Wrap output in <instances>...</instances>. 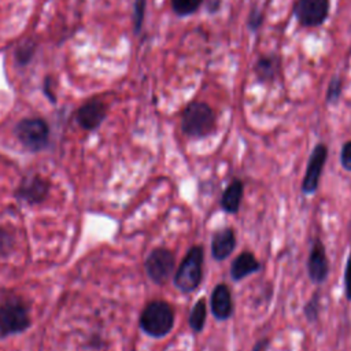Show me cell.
Returning <instances> with one entry per match:
<instances>
[{
  "instance_id": "cb8c5ba5",
  "label": "cell",
  "mask_w": 351,
  "mask_h": 351,
  "mask_svg": "<svg viewBox=\"0 0 351 351\" xmlns=\"http://www.w3.org/2000/svg\"><path fill=\"white\" fill-rule=\"evenodd\" d=\"M344 295L348 300H351V254L346 263V271H344Z\"/></svg>"
},
{
  "instance_id": "30bf717a",
  "label": "cell",
  "mask_w": 351,
  "mask_h": 351,
  "mask_svg": "<svg viewBox=\"0 0 351 351\" xmlns=\"http://www.w3.org/2000/svg\"><path fill=\"white\" fill-rule=\"evenodd\" d=\"M210 308L211 314L218 321H226L233 315V300H232V292L230 288L219 282L217 284L210 295Z\"/></svg>"
},
{
  "instance_id": "5bb4252c",
  "label": "cell",
  "mask_w": 351,
  "mask_h": 351,
  "mask_svg": "<svg viewBox=\"0 0 351 351\" xmlns=\"http://www.w3.org/2000/svg\"><path fill=\"white\" fill-rule=\"evenodd\" d=\"M244 195V184L240 178H234L221 195V207L228 214H237Z\"/></svg>"
},
{
  "instance_id": "9a60e30c",
  "label": "cell",
  "mask_w": 351,
  "mask_h": 351,
  "mask_svg": "<svg viewBox=\"0 0 351 351\" xmlns=\"http://www.w3.org/2000/svg\"><path fill=\"white\" fill-rule=\"evenodd\" d=\"M47 192H48V184L45 180L40 177H30L25 180L18 189V195L29 203L41 202L45 197Z\"/></svg>"
},
{
  "instance_id": "5b68a950",
  "label": "cell",
  "mask_w": 351,
  "mask_h": 351,
  "mask_svg": "<svg viewBox=\"0 0 351 351\" xmlns=\"http://www.w3.org/2000/svg\"><path fill=\"white\" fill-rule=\"evenodd\" d=\"M15 134L27 149L40 151L48 143L49 128L41 118H26L16 125Z\"/></svg>"
},
{
  "instance_id": "603a6c76",
  "label": "cell",
  "mask_w": 351,
  "mask_h": 351,
  "mask_svg": "<svg viewBox=\"0 0 351 351\" xmlns=\"http://www.w3.org/2000/svg\"><path fill=\"white\" fill-rule=\"evenodd\" d=\"M340 163L346 171H351V140L344 143L341 147Z\"/></svg>"
},
{
  "instance_id": "d6986e66",
  "label": "cell",
  "mask_w": 351,
  "mask_h": 351,
  "mask_svg": "<svg viewBox=\"0 0 351 351\" xmlns=\"http://www.w3.org/2000/svg\"><path fill=\"white\" fill-rule=\"evenodd\" d=\"M173 11L180 16L193 14L203 3V0H170Z\"/></svg>"
},
{
  "instance_id": "e0dca14e",
  "label": "cell",
  "mask_w": 351,
  "mask_h": 351,
  "mask_svg": "<svg viewBox=\"0 0 351 351\" xmlns=\"http://www.w3.org/2000/svg\"><path fill=\"white\" fill-rule=\"evenodd\" d=\"M207 319V302L204 298H199L191 308L188 324L195 333H200L204 329Z\"/></svg>"
},
{
  "instance_id": "6da1fadb",
  "label": "cell",
  "mask_w": 351,
  "mask_h": 351,
  "mask_svg": "<svg viewBox=\"0 0 351 351\" xmlns=\"http://www.w3.org/2000/svg\"><path fill=\"white\" fill-rule=\"evenodd\" d=\"M215 114L204 101L189 103L181 114V130L192 138H203L215 132Z\"/></svg>"
},
{
  "instance_id": "7c38bea8",
  "label": "cell",
  "mask_w": 351,
  "mask_h": 351,
  "mask_svg": "<svg viewBox=\"0 0 351 351\" xmlns=\"http://www.w3.org/2000/svg\"><path fill=\"white\" fill-rule=\"evenodd\" d=\"M106 106L103 101L93 99L82 104L78 111H77V121L78 123L86 129V130H93L96 129L104 119L106 117Z\"/></svg>"
},
{
  "instance_id": "277c9868",
  "label": "cell",
  "mask_w": 351,
  "mask_h": 351,
  "mask_svg": "<svg viewBox=\"0 0 351 351\" xmlns=\"http://www.w3.org/2000/svg\"><path fill=\"white\" fill-rule=\"evenodd\" d=\"M144 266L149 280L163 285L176 270V256L169 248L156 247L148 254Z\"/></svg>"
},
{
  "instance_id": "ac0fdd59",
  "label": "cell",
  "mask_w": 351,
  "mask_h": 351,
  "mask_svg": "<svg viewBox=\"0 0 351 351\" xmlns=\"http://www.w3.org/2000/svg\"><path fill=\"white\" fill-rule=\"evenodd\" d=\"M319 302H321V295L317 291L311 295V298L307 300V303L303 307V314H304L306 319L311 324L315 322L319 317V311H321V303Z\"/></svg>"
},
{
  "instance_id": "83f0119b",
  "label": "cell",
  "mask_w": 351,
  "mask_h": 351,
  "mask_svg": "<svg viewBox=\"0 0 351 351\" xmlns=\"http://www.w3.org/2000/svg\"><path fill=\"white\" fill-rule=\"evenodd\" d=\"M207 7H208V10H210L211 12L217 11L218 7H219V0H210V4H208Z\"/></svg>"
},
{
  "instance_id": "9c48e42d",
  "label": "cell",
  "mask_w": 351,
  "mask_h": 351,
  "mask_svg": "<svg viewBox=\"0 0 351 351\" xmlns=\"http://www.w3.org/2000/svg\"><path fill=\"white\" fill-rule=\"evenodd\" d=\"M307 273L314 284H322L326 281L329 274V259L324 243L319 239H314L308 259H307Z\"/></svg>"
},
{
  "instance_id": "2e32d148",
  "label": "cell",
  "mask_w": 351,
  "mask_h": 351,
  "mask_svg": "<svg viewBox=\"0 0 351 351\" xmlns=\"http://www.w3.org/2000/svg\"><path fill=\"white\" fill-rule=\"evenodd\" d=\"M256 78L259 82H270L277 78L280 73V59L274 55L262 56L254 67Z\"/></svg>"
},
{
  "instance_id": "7402d4cb",
  "label": "cell",
  "mask_w": 351,
  "mask_h": 351,
  "mask_svg": "<svg viewBox=\"0 0 351 351\" xmlns=\"http://www.w3.org/2000/svg\"><path fill=\"white\" fill-rule=\"evenodd\" d=\"M33 51H34V44L33 43H25L22 44L18 51H16V59L19 63H27L32 56H33Z\"/></svg>"
},
{
  "instance_id": "4fadbf2b",
  "label": "cell",
  "mask_w": 351,
  "mask_h": 351,
  "mask_svg": "<svg viewBox=\"0 0 351 351\" xmlns=\"http://www.w3.org/2000/svg\"><path fill=\"white\" fill-rule=\"evenodd\" d=\"M261 270V263L251 251L240 252L230 265V277L233 281H241L245 277Z\"/></svg>"
},
{
  "instance_id": "d4e9b609",
  "label": "cell",
  "mask_w": 351,
  "mask_h": 351,
  "mask_svg": "<svg viewBox=\"0 0 351 351\" xmlns=\"http://www.w3.org/2000/svg\"><path fill=\"white\" fill-rule=\"evenodd\" d=\"M262 19H263L262 12H261L259 10H252V11L250 12L248 19H247V25H248V27H250L251 30H256V29L261 26Z\"/></svg>"
},
{
  "instance_id": "8992f818",
  "label": "cell",
  "mask_w": 351,
  "mask_h": 351,
  "mask_svg": "<svg viewBox=\"0 0 351 351\" xmlns=\"http://www.w3.org/2000/svg\"><path fill=\"white\" fill-rule=\"evenodd\" d=\"M29 325L27 310L21 302L7 300L0 306V333L3 336L23 332Z\"/></svg>"
},
{
  "instance_id": "52a82bcc",
  "label": "cell",
  "mask_w": 351,
  "mask_h": 351,
  "mask_svg": "<svg viewBox=\"0 0 351 351\" xmlns=\"http://www.w3.org/2000/svg\"><path fill=\"white\" fill-rule=\"evenodd\" d=\"M326 158H328V147L324 143L317 144L310 154V158L306 166V173L303 176L302 185H300V189L304 195H313L318 189L322 170L326 163Z\"/></svg>"
},
{
  "instance_id": "484cf974",
  "label": "cell",
  "mask_w": 351,
  "mask_h": 351,
  "mask_svg": "<svg viewBox=\"0 0 351 351\" xmlns=\"http://www.w3.org/2000/svg\"><path fill=\"white\" fill-rule=\"evenodd\" d=\"M11 247V240L10 234L5 233L4 230H0V255L5 254Z\"/></svg>"
},
{
  "instance_id": "44dd1931",
  "label": "cell",
  "mask_w": 351,
  "mask_h": 351,
  "mask_svg": "<svg viewBox=\"0 0 351 351\" xmlns=\"http://www.w3.org/2000/svg\"><path fill=\"white\" fill-rule=\"evenodd\" d=\"M341 95V80L335 77L329 82L328 90H326V101L328 103H336Z\"/></svg>"
},
{
  "instance_id": "ffe728a7",
  "label": "cell",
  "mask_w": 351,
  "mask_h": 351,
  "mask_svg": "<svg viewBox=\"0 0 351 351\" xmlns=\"http://www.w3.org/2000/svg\"><path fill=\"white\" fill-rule=\"evenodd\" d=\"M145 7H147L145 0H134V7H133L134 33H138L141 26H143V21H144V15H145Z\"/></svg>"
},
{
  "instance_id": "4316f807",
  "label": "cell",
  "mask_w": 351,
  "mask_h": 351,
  "mask_svg": "<svg viewBox=\"0 0 351 351\" xmlns=\"http://www.w3.org/2000/svg\"><path fill=\"white\" fill-rule=\"evenodd\" d=\"M269 344H270V340L267 337H263L255 343V346L252 347L251 351H267Z\"/></svg>"
},
{
  "instance_id": "7a4b0ae2",
  "label": "cell",
  "mask_w": 351,
  "mask_h": 351,
  "mask_svg": "<svg viewBox=\"0 0 351 351\" xmlns=\"http://www.w3.org/2000/svg\"><path fill=\"white\" fill-rule=\"evenodd\" d=\"M140 328L151 337H165L174 326V310L166 300H152L140 314Z\"/></svg>"
},
{
  "instance_id": "3957f363",
  "label": "cell",
  "mask_w": 351,
  "mask_h": 351,
  "mask_svg": "<svg viewBox=\"0 0 351 351\" xmlns=\"http://www.w3.org/2000/svg\"><path fill=\"white\" fill-rule=\"evenodd\" d=\"M203 263H204L203 247L192 245L185 254V256L182 258L180 266L174 271V277H173L174 287L182 293H189L197 289L203 278Z\"/></svg>"
},
{
  "instance_id": "8fae6325",
  "label": "cell",
  "mask_w": 351,
  "mask_h": 351,
  "mask_svg": "<svg viewBox=\"0 0 351 351\" xmlns=\"http://www.w3.org/2000/svg\"><path fill=\"white\" fill-rule=\"evenodd\" d=\"M236 248V234L229 226L218 229L211 237V256L215 261H225Z\"/></svg>"
},
{
  "instance_id": "ba28073f",
  "label": "cell",
  "mask_w": 351,
  "mask_h": 351,
  "mask_svg": "<svg viewBox=\"0 0 351 351\" xmlns=\"http://www.w3.org/2000/svg\"><path fill=\"white\" fill-rule=\"evenodd\" d=\"M329 7V0H298L293 7V14L302 26L315 27L326 21Z\"/></svg>"
}]
</instances>
